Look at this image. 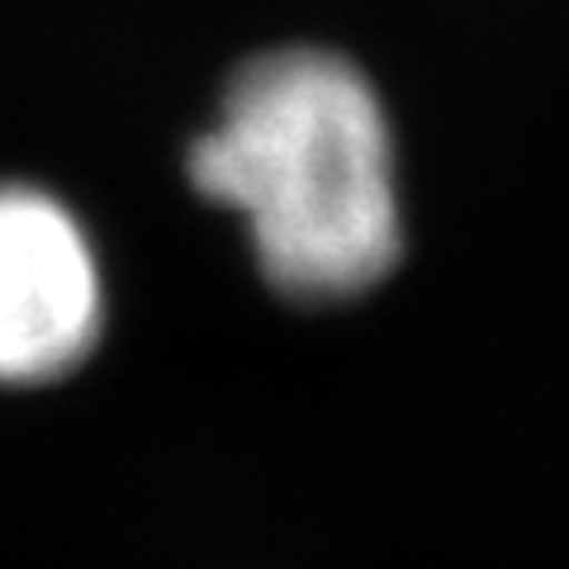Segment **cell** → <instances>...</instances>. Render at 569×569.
<instances>
[{"instance_id": "cell-1", "label": "cell", "mask_w": 569, "mask_h": 569, "mask_svg": "<svg viewBox=\"0 0 569 569\" xmlns=\"http://www.w3.org/2000/svg\"><path fill=\"white\" fill-rule=\"evenodd\" d=\"M190 181L242 213L261 276L299 305L366 295L399 261L403 219L380 96L347 58H252L194 138Z\"/></svg>"}, {"instance_id": "cell-2", "label": "cell", "mask_w": 569, "mask_h": 569, "mask_svg": "<svg viewBox=\"0 0 569 569\" xmlns=\"http://www.w3.org/2000/svg\"><path fill=\"white\" fill-rule=\"evenodd\" d=\"M100 271L81 223L33 186H0V380L67 376L100 337Z\"/></svg>"}]
</instances>
